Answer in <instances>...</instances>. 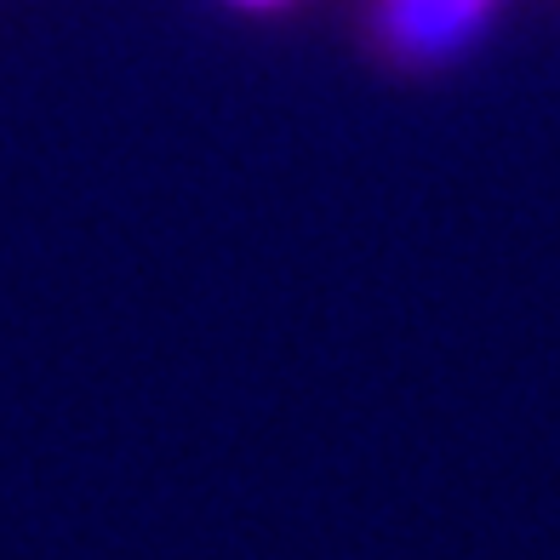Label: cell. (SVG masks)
Returning <instances> with one entry per match:
<instances>
[{
    "instance_id": "cell-1",
    "label": "cell",
    "mask_w": 560,
    "mask_h": 560,
    "mask_svg": "<svg viewBox=\"0 0 560 560\" xmlns=\"http://www.w3.org/2000/svg\"><path fill=\"white\" fill-rule=\"evenodd\" d=\"M503 0H372L366 46L395 69H446L487 40Z\"/></svg>"
},
{
    "instance_id": "cell-2",
    "label": "cell",
    "mask_w": 560,
    "mask_h": 560,
    "mask_svg": "<svg viewBox=\"0 0 560 560\" xmlns=\"http://www.w3.org/2000/svg\"><path fill=\"white\" fill-rule=\"evenodd\" d=\"M223 7H235V12H287L292 0H223Z\"/></svg>"
}]
</instances>
